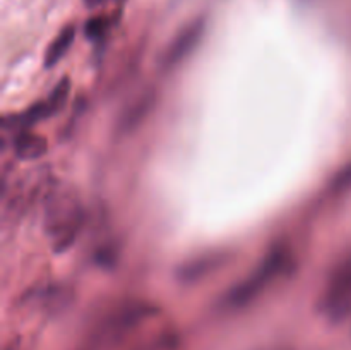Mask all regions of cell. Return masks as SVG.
<instances>
[{
  "instance_id": "cell-4",
  "label": "cell",
  "mask_w": 351,
  "mask_h": 350,
  "mask_svg": "<svg viewBox=\"0 0 351 350\" xmlns=\"http://www.w3.org/2000/svg\"><path fill=\"white\" fill-rule=\"evenodd\" d=\"M202 34H204V21L202 19L194 21L189 26H185L165 50L161 65L165 69H171L180 64L182 60H185L191 55V51L199 45Z\"/></svg>"
},
{
  "instance_id": "cell-7",
  "label": "cell",
  "mask_w": 351,
  "mask_h": 350,
  "mask_svg": "<svg viewBox=\"0 0 351 350\" xmlns=\"http://www.w3.org/2000/svg\"><path fill=\"white\" fill-rule=\"evenodd\" d=\"M154 103V95L153 93H146V95L141 96L137 102H134L129 108L125 110V113L122 115L119 122V130L120 132H129L134 130L149 113V110L153 108Z\"/></svg>"
},
{
  "instance_id": "cell-6",
  "label": "cell",
  "mask_w": 351,
  "mask_h": 350,
  "mask_svg": "<svg viewBox=\"0 0 351 350\" xmlns=\"http://www.w3.org/2000/svg\"><path fill=\"white\" fill-rule=\"evenodd\" d=\"M48 150V143L45 137L38 136V134H31L27 130H23L14 139V154L19 160H38L43 156Z\"/></svg>"
},
{
  "instance_id": "cell-12",
  "label": "cell",
  "mask_w": 351,
  "mask_h": 350,
  "mask_svg": "<svg viewBox=\"0 0 351 350\" xmlns=\"http://www.w3.org/2000/svg\"><path fill=\"white\" fill-rule=\"evenodd\" d=\"M105 0H86V3H88L89 7H95V5H99V3H103Z\"/></svg>"
},
{
  "instance_id": "cell-9",
  "label": "cell",
  "mask_w": 351,
  "mask_h": 350,
  "mask_svg": "<svg viewBox=\"0 0 351 350\" xmlns=\"http://www.w3.org/2000/svg\"><path fill=\"white\" fill-rule=\"evenodd\" d=\"M69 93H71V81H69V78H62L58 84L51 89L50 95L43 100L48 117L55 115V113H58L64 108L65 103H67Z\"/></svg>"
},
{
  "instance_id": "cell-1",
  "label": "cell",
  "mask_w": 351,
  "mask_h": 350,
  "mask_svg": "<svg viewBox=\"0 0 351 350\" xmlns=\"http://www.w3.org/2000/svg\"><path fill=\"white\" fill-rule=\"evenodd\" d=\"M288 254L285 249H276L263 261L256 273L250 275L247 280H243L239 287L233 288L228 295H226V305L232 309L243 307V305L250 304L274 278L280 273L287 270Z\"/></svg>"
},
{
  "instance_id": "cell-10",
  "label": "cell",
  "mask_w": 351,
  "mask_h": 350,
  "mask_svg": "<svg viewBox=\"0 0 351 350\" xmlns=\"http://www.w3.org/2000/svg\"><path fill=\"white\" fill-rule=\"evenodd\" d=\"M110 27V21L106 16H95L91 19L86 21L84 24V34L89 40H99L106 34Z\"/></svg>"
},
{
  "instance_id": "cell-3",
  "label": "cell",
  "mask_w": 351,
  "mask_h": 350,
  "mask_svg": "<svg viewBox=\"0 0 351 350\" xmlns=\"http://www.w3.org/2000/svg\"><path fill=\"white\" fill-rule=\"evenodd\" d=\"M321 311L332 323H341L351 314V263L343 264L321 299Z\"/></svg>"
},
{
  "instance_id": "cell-8",
  "label": "cell",
  "mask_w": 351,
  "mask_h": 350,
  "mask_svg": "<svg viewBox=\"0 0 351 350\" xmlns=\"http://www.w3.org/2000/svg\"><path fill=\"white\" fill-rule=\"evenodd\" d=\"M74 38L75 27L72 26V24H69V26H65L64 30L53 38V41H51L50 47H48L47 54H45V65H47V67H53L55 64H58V62L64 58V55L69 51V48L72 47Z\"/></svg>"
},
{
  "instance_id": "cell-11",
  "label": "cell",
  "mask_w": 351,
  "mask_h": 350,
  "mask_svg": "<svg viewBox=\"0 0 351 350\" xmlns=\"http://www.w3.org/2000/svg\"><path fill=\"white\" fill-rule=\"evenodd\" d=\"M350 185H351V165L348 168H345V170L339 174V177L336 178L335 189H345V187H350Z\"/></svg>"
},
{
  "instance_id": "cell-2",
  "label": "cell",
  "mask_w": 351,
  "mask_h": 350,
  "mask_svg": "<svg viewBox=\"0 0 351 350\" xmlns=\"http://www.w3.org/2000/svg\"><path fill=\"white\" fill-rule=\"evenodd\" d=\"M82 209L71 198H57L50 205L47 216V230L53 240V249L64 253L74 244L82 226Z\"/></svg>"
},
{
  "instance_id": "cell-5",
  "label": "cell",
  "mask_w": 351,
  "mask_h": 350,
  "mask_svg": "<svg viewBox=\"0 0 351 350\" xmlns=\"http://www.w3.org/2000/svg\"><path fill=\"white\" fill-rule=\"evenodd\" d=\"M225 257L221 254H211V256H202L199 259L191 261V263L184 264V266L178 270V278H180L184 283H192V281H197L201 278H204L206 275L213 273L215 270H218L223 264Z\"/></svg>"
}]
</instances>
